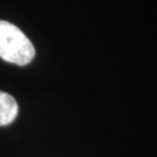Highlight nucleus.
Instances as JSON below:
<instances>
[{"mask_svg":"<svg viewBox=\"0 0 157 157\" xmlns=\"http://www.w3.org/2000/svg\"><path fill=\"white\" fill-rule=\"evenodd\" d=\"M19 105L14 97L0 91V126L12 124L17 117Z\"/></svg>","mask_w":157,"mask_h":157,"instance_id":"obj_2","label":"nucleus"},{"mask_svg":"<svg viewBox=\"0 0 157 157\" xmlns=\"http://www.w3.org/2000/svg\"><path fill=\"white\" fill-rule=\"evenodd\" d=\"M35 56L30 40L13 23L0 20V58L20 67L27 65Z\"/></svg>","mask_w":157,"mask_h":157,"instance_id":"obj_1","label":"nucleus"}]
</instances>
